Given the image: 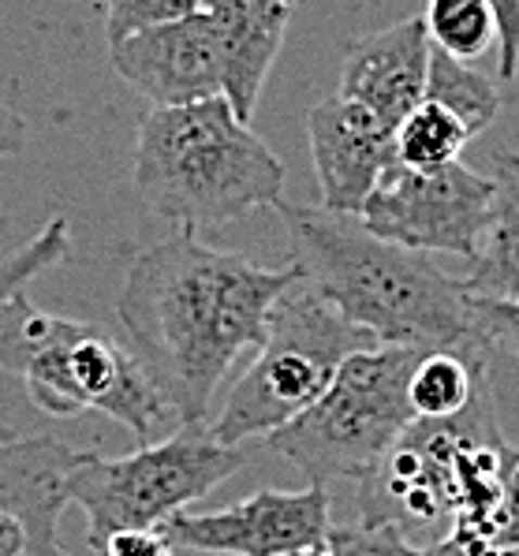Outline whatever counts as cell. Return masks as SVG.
<instances>
[{
	"mask_svg": "<svg viewBox=\"0 0 519 556\" xmlns=\"http://www.w3.org/2000/svg\"><path fill=\"white\" fill-rule=\"evenodd\" d=\"M493 213L482 232L479 254L471 258V273L464 277L467 292L479 299L519 303V153H493Z\"/></svg>",
	"mask_w": 519,
	"mask_h": 556,
	"instance_id": "obj_14",
	"label": "cell"
},
{
	"mask_svg": "<svg viewBox=\"0 0 519 556\" xmlns=\"http://www.w3.org/2000/svg\"><path fill=\"white\" fill-rule=\"evenodd\" d=\"M490 556H519V545H501V549H493Z\"/></svg>",
	"mask_w": 519,
	"mask_h": 556,
	"instance_id": "obj_30",
	"label": "cell"
},
{
	"mask_svg": "<svg viewBox=\"0 0 519 556\" xmlns=\"http://www.w3.org/2000/svg\"><path fill=\"white\" fill-rule=\"evenodd\" d=\"M430 53L433 41L422 15L363 34L347 46L340 98L359 101L396 131L400 119L427 101Z\"/></svg>",
	"mask_w": 519,
	"mask_h": 556,
	"instance_id": "obj_11",
	"label": "cell"
},
{
	"mask_svg": "<svg viewBox=\"0 0 519 556\" xmlns=\"http://www.w3.org/2000/svg\"><path fill=\"white\" fill-rule=\"evenodd\" d=\"M474 318H479L482 332L493 340V348H512L519 358V303L474 295Z\"/></svg>",
	"mask_w": 519,
	"mask_h": 556,
	"instance_id": "obj_23",
	"label": "cell"
},
{
	"mask_svg": "<svg viewBox=\"0 0 519 556\" xmlns=\"http://www.w3.org/2000/svg\"><path fill=\"white\" fill-rule=\"evenodd\" d=\"M217 0H105V34L109 46L131 38L139 30L161 27V23L187 20L194 12H206Z\"/></svg>",
	"mask_w": 519,
	"mask_h": 556,
	"instance_id": "obj_21",
	"label": "cell"
},
{
	"mask_svg": "<svg viewBox=\"0 0 519 556\" xmlns=\"http://www.w3.org/2000/svg\"><path fill=\"white\" fill-rule=\"evenodd\" d=\"M367 348H378V340L340 318L300 277L277 299L266 344L254 352V363L225 396L217 418L210 422V438L228 448L269 441L318 404L340 366Z\"/></svg>",
	"mask_w": 519,
	"mask_h": 556,
	"instance_id": "obj_4",
	"label": "cell"
},
{
	"mask_svg": "<svg viewBox=\"0 0 519 556\" xmlns=\"http://www.w3.org/2000/svg\"><path fill=\"white\" fill-rule=\"evenodd\" d=\"M98 556H173V542L161 530H121L101 542Z\"/></svg>",
	"mask_w": 519,
	"mask_h": 556,
	"instance_id": "obj_25",
	"label": "cell"
},
{
	"mask_svg": "<svg viewBox=\"0 0 519 556\" xmlns=\"http://www.w3.org/2000/svg\"><path fill=\"white\" fill-rule=\"evenodd\" d=\"M427 556H474V553H467L453 534H445V538H441V542L427 545Z\"/></svg>",
	"mask_w": 519,
	"mask_h": 556,
	"instance_id": "obj_29",
	"label": "cell"
},
{
	"mask_svg": "<svg viewBox=\"0 0 519 556\" xmlns=\"http://www.w3.org/2000/svg\"><path fill=\"white\" fill-rule=\"evenodd\" d=\"M295 280V265L266 269L214 251L194 228H176L131 262L116 318L176 422L206 426L225 374L266 344L269 314Z\"/></svg>",
	"mask_w": 519,
	"mask_h": 556,
	"instance_id": "obj_1",
	"label": "cell"
},
{
	"mask_svg": "<svg viewBox=\"0 0 519 556\" xmlns=\"http://www.w3.org/2000/svg\"><path fill=\"white\" fill-rule=\"evenodd\" d=\"M0 556H27V530L4 508H0Z\"/></svg>",
	"mask_w": 519,
	"mask_h": 556,
	"instance_id": "obj_28",
	"label": "cell"
},
{
	"mask_svg": "<svg viewBox=\"0 0 519 556\" xmlns=\"http://www.w3.org/2000/svg\"><path fill=\"white\" fill-rule=\"evenodd\" d=\"M243 464L246 452L217 444L210 426H180L116 459L79 452L67 497L87 511V538L98 553L101 542L121 530H161L187 511V504L210 497Z\"/></svg>",
	"mask_w": 519,
	"mask_h": 556,
	"instance_id": "obj_6",
	"label": "cell"
},
{
	"mask_svg": "<svg viewBox=\"0 0 519 556\" xmlns=\"http://www.w3.org/2000/svg\"><path fill=\"white\" fill-rule=\"evenodd\" d=\"M288 4H292V0H288Z\"/></svg>",
	"mask_w": 519,
	"mask_h": 556,
	"instance_id": "obj_32",
	"label": "cell"
},
{
	"mask_svg": "<svg viewBox=\"0 0 519 556\" xmlns=\"http://www.w3.org/2000/svg\"><path fill=\"white\" fill-rule=\"evenodd\" d=\"M67 318H56L49 311H38L23 292L0 303V370L20 378L23 366L38 352H46L64 332Z\"/></svg>",
	"mask_w": 519,
	"mask_h": 556,
	"instance_id": "obj_19",
	"label": "cell"
},
{
	"mask_svg": "<svg viewBox=\"0 0 519 556\" xmlns=\"http://www.w3.org/2000/svg\"><path fill=\"white\" fill-rule=\"evenodd\" d=\"M427 101L441 105L445 113H453L459 124L467 127V135H482L493 124L501 109V93L482 72H474L464 60L441 53H430V75H427Z\"/></svg>",
	"mask_w": 519,
	"mask_h": 556,
	"instance_id": "obj_16",
	"label": "cell"
},
{
	"mask_svg": "<svg viewBox=\"0 0 519 556\" xmlns=\"http://www.w3.org/2000/svg\"><path fill=\"white\" fill-rule=\"evenodd\" d=\"M497 15V72L501 79H516L519 72V0H490Z\"/></svg>",
	"mask_w": 519,
	"mask_h": 556,
	"instance_id": "obj_24",
	"label": "cell"
},
{
	"mask_svg": "<svg viewBox=\"0 0 519 556\" xmlns=\"http://www.w3.org/2000/svg\"><path fill=\"white\" fill-rule=\"evenodd\" d=\"M493 194V176H479L459 161L430 173L393 165L374 187L359 220L374 236L407 251H445L471 262L490 225Z\"/></svg>",
	"mask_w": 519,
	"mask_h": 556,
	"instance_id": "obj_7",
	"label": "cell"
},
{
	"mask_svg": "<svg viewBox=\"0 0 519 556\" xmlns=\"http://www.w3.org/2000/svg\"><path fill=\"white\" fill-rule=\"evenodd\" d=\"M79 464V448L38 433L0 438V508L27 530V556H64L61 516L72 508L67 478Z\"/></svg>",
	"mask_w": 519,
	"mask_h": 556,
	"instance_id": "obj_12",
	"label": "cell"
},
{
	"mask_svg": "<svg viewBox=\"0 0 519 556\" xmlns=\"http://www.w3.org/2000/svg\"><path fill=\"white\" fill-rule=\"evenodd\" d=\"M333 530L329 519V490H258L220 511H180L161 534L173 549L220 553V556H288L321 549Z\"/></svg>",
	"mask_w": 519,
	"mask_h": 556,
	"instance_id": "obj_8",
	"label": "cell"
},
{
	"mask_svg": "<svg viewBox=\"0 0 519 556\" xmlns=\"http://www.w3.org/2000/svg\"><path fill=\"white\" fill-rule=\"evenodd\" d=\"M326 556H427V545H415L412 534L396 523H347L333 527L326 538Z\"/></svg>",
	"mask_w": 519,
	"mask_h": 556,
	"instance_id": "obj_22",
	"label": "cell"
},
{
	"mask_svg": "<svg viewBox=\"0 0 519 556\" xmlns=\"http://www.w3.org/2000/svg\"><path fill=\"white\" fill-rule=\"evenodd\" d=\"M490 384V352H422L407 381V404L415 418L441 422L474 404Z\"/></svg>",
	"mask_w": 519,
	"mask_h": 556,
	"instance_id": "obj_15",
	"label": "cell"
},
{
	"mask_svg": "<svg viewBox=\"0 0 519 556\" xmlns=\"http://www.w3.org/2000/svg\"><path fill=\"white\" fill-rule=\"evenodd\" d=\"M427 348H367L352 355L329 392L266 444L292 459L311 485H363L400 433L415 422L407 381Z\"/></svg>",
	"mask_w": 519,
	"mask_h": 556,
	"instance_id": "obj_5",
	"label": "cell"
},
{
	"mask_svg": "<svg viewBox=\"0 0 519 556\" xmlns=\"http://www.w3.org/2000/svg\"><path fill=\"white\" fill-rule=\"evenodd\" d=\"M292 236V265L329 306L381 348L493 352L474 295L430 254L374 236L359 217L321 205H277Z\"/></svg>",
	"mask_w": 519,
	"mask_h": 556,
	"instance_id": "obj_2",
	"label": "cell"
},
{
	"mask_svg": "<svg viewBox=\"0 0 519 556\" xmlns=\"http://www.w3.org/2000/svg\"><path fill=\"white\" fill-rule=\"evenodd\" d=\"M135 187L176 228L228 225L284 202V165L225 98L150 109L135 135Z\"/></svg>",
	"mask_w": 519,
	"mask_h": 556,
	"instance_id": "obj_3",
	"label": "cell"
},
{
	"mask_svg": "<svg viewBox=\"0 0 519 556\" xmlns=\"http://www.w3.org/2000/svg\"><path fill=\"white\" fill-rule=\"evenodd\" d=\"M288 556H326V549H303V553H288Z\"/></svg>",
	"mask_w": 519,
	"mask_h": 556,
	"instance_id": "obj_31",
	"label": "cell"
},
{
	"mask_svg": "<svg viewBox=\"0 0 519 556\" xmlns=\"http://www.w3.org/2000/svg\"><path fill=\"white\" fill-rule=\"evenodd\" d=\"M501 545H519V448L512 467H508L497 519H493V549H501Z\"/></svg>",
	"mask_w": 519,
	"mask_h": 556,
	"instance_id": "obj_26",
	"label": "cell"
},
{
	"mask_svg": "<svg viewBox=\"0 0 519 556\" xmlns=\"http://www.w3.org/2000/svg\"><path fill=\"white\" fill-rule=\"evenodd\" d=\"M422 23H427L433 49L464 64L497 46V15L490 0H427Z\"/></svg>",
	"mask_w": 519,
	"mask_h": 556,
	"instance_id": "obj_18",
	"label": "cell"
},
{
	"mask_svg": "<svg viewBox=\"0 0 519 556\" xmlns=\"http://www.w3.org/2000/svg\"><path fill=\"white\" fill-rule=\"evenodd\" d=\"M67 254H72V232H67V220L53 217L38 236L30 239V243H23L20 251L8 254V258L0 262V303L12 299L15 292H23L34 277H41V273L64 265Z\"/></svg>",
	"mask_w": 519,
	"mask_h": 556,
	"instance_id": "obj_20",
	"label": "cell"
},
{
	"mask_svg": "<svg viewBox=\"0 0 519 556\" xmlns=\"http://www.w3.org/2000/svg\"><path fill=\"white\" fill-rule=\"evenodd\" d=\"M214 15L220 27V56H225L220 98L240 119H251L284 46L292 4L288 0H217Z\"/></svg>",
	"mask_w": 519,
	"mask_h": 556,
	"instance_id": "obj_13",
	"label": "cell"
},
{
	"mask_svg": "<svg viewBox=\"0 0 519 556\" xmlns=\"http://www.w3.org/2000/svg\"><path fill=\"white\" fill-rule=\"evenodd\" d=\"M306 139L321 210L359 217L381 176L396 165L393 127L337 93L306 113Z\"/></svg>",
	"mask_w": 519,
	"mask_h": 556,
	"instance_id": "obj_10",
	"label": "cell"
},
{
	"mask_svg": "<svg viewBox=\"0 0 519 556\" xmlns=\"http://www.w3.org/2000/svg\"><path fill=\"white\" fill-rule=\"evenodd\" d=\"M109 53L116 75L150 98L153 109L194 105L220 98L225 90V56L214 8L113 41Z\"/></svg>",
	"mask_w": 519,
	"mask_h": 556,
	"instance_id": "obj_9",
	"label": "cell"
},
{
	"mask_svg": "<svg viewBox=\"0 0 519 556\" xmlns=\"http://www.w3.org/2000/svg\"><path fill=\"white\" fill-rule=\"evenodd\" d=\"M23 147H27V119L0 101V157L20 153Z\"/></svg>",
	"mask_w": 519,
	"mask_h": 556,
	"instance_id": "obj_27",
	"label": "cell"
},
{
	"mask_svg": "<svg viewBox=\"0 0 519 556\" xmlns=\"http://www.w3.org/2000/svg\"><path fill=\"white\" fill-rule=\"evenodd\" d=\"M471 142L467 127L459 124L453 113H445L433 101H422L419 109H412L393 131V147H396V165L404 168H445L456 165L464 147Z\"/></svg>",
	"mask_w": 519,
	"mask_h": 556,
	"instance_id": "obj_17",
	"label": "cell"
}]
</instances>
